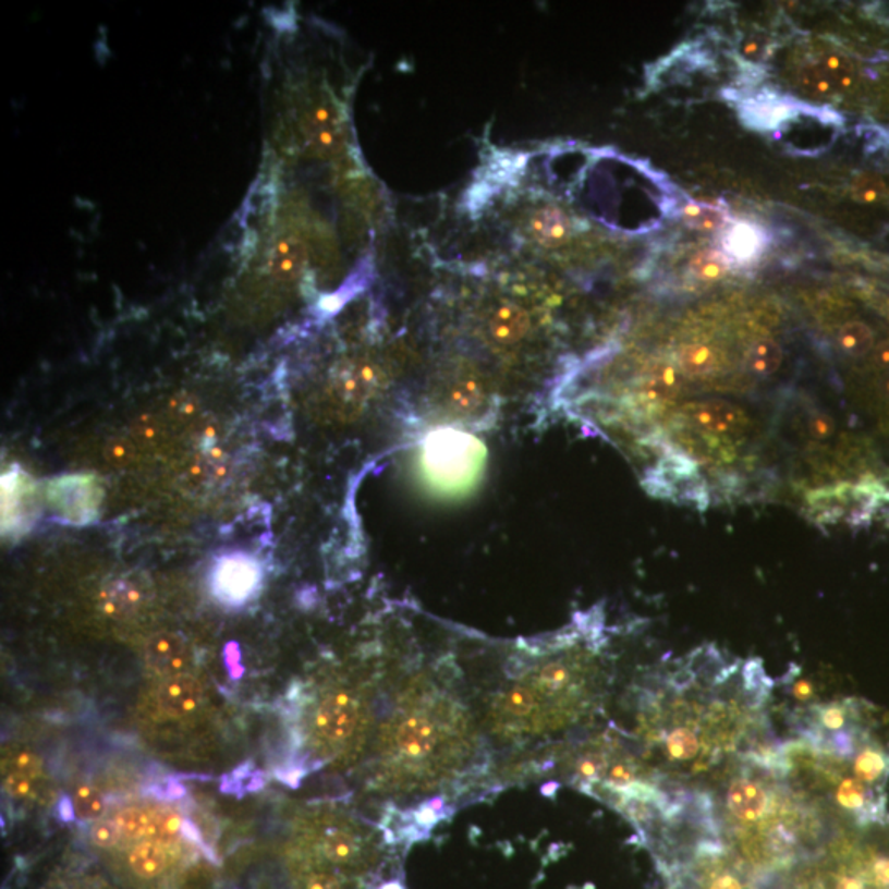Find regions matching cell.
Wrapping results in <instances>:
<instances>
[{
  "mask_svg": "<svg viewBox=\"0 0 889 889\" xmlns=\"http://www.w3.org/2000/svg\"><path fill=\"white\" fill-rule=\"evenodd\" d=\"M873 364L879 369L889 370V340L882 341L878 346L873 348Z\"/></svg>",
  "mask_w": 889,
  "mask_h": 889,
  "instance_id": "obj_34",
  "label": "cell"
},
{
  "mask_svg": "<svg viewBox=\"0 0 889 889\" xmlns=\"http://www.w3.org/2000/svg\"><path fill=\"white\" fill-rule=\"evenodd\" d=\"M488 327L492 340L501 344H514L529 333L531 318L517 305L506 304L492 312Z\"/></svg>",
  "mask_w": 889,
  "mask_h": 889,
  "instance_id": "obj_15",
  "label": "cell"
},
{
  "mask_svg": "<svg viewBox=\"0 0 889 889\" xmlns=\"http://www.w3.org/2000/svg\"><path fill=\"white\" fill-rule=\"evenodd\" d=\"M482 455V444L470 435L437 431L424 447L425 473L440 488H465L478 473Z\"/></svg>",
  "mask_w": 889,
  "mask_h": 889,
  "instance_id": "obj_3",
  "label": "cell"
},
{
  "mask_svg": "<svg viewBox=\"0 0 889 889\" xmlns=\"http://www.w3.org/2000/svg\"><path fill=\"white\" fill-rule=\"evenodd\" d=\"M379 889H402L401 886L389 882V885L381 886Z\"/></svg>",
  "mask_w": 889,
  "mask_h": 889,
  "instance_id": "obj_35",
  "label": "cell"
},
{
  "mask_svg": "<svg viewBox=\"0 0 889 889\" xmlns=\"http://www.w3.org/2000/svg\"><path fill=\"white\" fill-rule=\"evenodd\" d=\"M799 82H801V88L805 89V92L812 96L823 98V96H830L837 93L817 61L801 68V71H799Z\"/></svg>",
  "mask_w": 889,
  "mask_h": 889,
  "instance_id": "obj_26",
  "label": "cell"
},
{
  "mask_svg": "<svg viewBox=\"0 0 889 889\" xmlns=\"http://www.w3.org/2000/svg\"><path fill=\"white\" fill-rule=\"evenodd\" d=\"M34 779L35 776L25 775V772H12L8 779L9 792L14 794L15 797H25V795L31 794L32 789H34Z\"/></svg>",
  "mask_w": 889,
  "mask_h": 889,
  "instance_id": "obj_33",
  "label": "cell"
},
{
  "mask_svg": "<svg viewBox=\"0 0 889 889\" xmlns=\"http://www.w3.org/2000/svg\"><path fill=\"white\" fill-rule=\"evenodd\" d=\"M782 364V350L776 341L759 340L750 348L746 354V366L753 375L766 376L775 375Z\"/></svg>",
  "mask_w": 889,
  "mask_h": 889,
  "instance_id": "obj_21",
  "label": "cell"
},
{
  "mask_svg": "<svg viewBox=\"0 0 889 889\" xmlns=\"http://www.w3.org/2000/svg\"><path fill=\"white\" fill-rule=\"evenodd\" d=\"M595 650L553 643L519 656L486 711L489 731L506 743L552 736L588 717L604 692Z\"/></svg>",
  "mask_w": 889,
  "mask_h": 889,
  "instance_id": "obj_2",
  "label": "cell"
},
{
  "mask_svg": "<svg viewBox=\"0 0 889 889\" xmlns=\"http://www.w3.org/2000/svg\"><path fill=\"white\" fill-rule=\"evenodd\" d=\"M852 195L862 205H875L888 195V188L878 176L862 173L853 180Z\"/></svg>",
  "mask_w": 889,
  "mask_h": 889,
  "instance_id": "obj_27",
  "label": "cell"
},
{
  "mask_svg": "<svg viewBox=\"0 0 889 889\" xmlns=\"http://www.w3.org/2000/svg\"><path fill=\"white\" fill-rule=\"evenodd\" d=\"M364 843L344 827H327L321 833L318 852L331 865H351L363 856Z\"/></svg>",
  "mask_w": 889,
  "mask_h": 889,
  "instance_id": "obj_13",
  "label": "cell"
},
{
  "mask_svg": "<svg viewBox=\"0 0 889 889\" xmlns=\"http://www.w3.org/2000/svg\"><path fill=\"white\" fill-rule=\"evenodd\" d=\"M74 811L85 819H98L105 814V799L92 786H82L74 794Z\"/></svg>",
  "mask_w": 889,
  "mask_h": 889,
  "instance_id": "obj_29",
  "label": "cell"
},
{
  "mask_svg": "<svg viewBox=\"0 0 889 889\" xmlns=\"http://www.w3.org/2000/svg\"><path fill=\"white\" fill-rule=\"evenodd\" d=\"M817 63L827 74V78L830 80L836 92H849L855 86L856 71L849 58L842 57V54L829 53L824 54L820 60H817Z\"/></svg>",
  "mask_w": 889,
  "mask_h": 889,
  "instance_id": "obj_23",
  "label": "cell"
},
{
  "mask_svg": "<svg viewBox=\"0 0 889 889\" xmlns=\"http://www.w3.org/2000/svg\"><path fill=\"white\" fill-rule=\"evenodd\" d=\"M682 378L678 369L667 364L654 367L650 375L647 376L646 385H644V392L647 398L657 399V401H669L674 399L681 392Z\"/></svg>",
  "mask_w": 889,
  "mask_h": 889,
  "instance_id": "obj_20",
  "label": "cell"
},
{
  "mask_svg": "<svg viewBox=\"0 0 889 889\" xmlns=\"http://www.w3.org/2000/svg\"><path fill=\"white\" fill-rule=\"evenodd\" d=\"M485 402V385L478 375L468 370L456 375L443 389L440 407L453 417H468L476 414Z\"/></svg>",
  "mask_w": 889,
  "mask_h": 889,
  "instance_id": "obj_10",
  "label": "cell"
},
{
  "mask_svg": "<svg viewBox=\"0 0 889 889\" xmlns=\"http://www.w3.org/2000/svg\"><path fill=\"white\" fill-rule=\"evenodd\" d=\"M76 889H80V888H76Z\"/></svg>",
  "mask_w": 889,
  "mask_h": 889,
  "instance_id": "obj_39",
  "label": "cell"
},
{
  "mask_svg": "<svg viewBox=\"0 0 889 889\" xmlns=\"http://www.w3.org/2000/svg\"><path fill=\"white\" fill-rule=\"evenodd\" d=\"M882 391H885L886 394H889V375L888 378L882 381Z\"/></svg>",
  "mask_w": 889,
  "mask_h": 889,
  "instance_id": "obj_36",
  "label": "cell"
},
{
  "mask_svg": "<svg viewBox=\"0 0 889 889\" xmlns=\"http://www.w3.org/2000/svg\"><path fill=\"white\" fill-rule=\"evenodd\" d=\"M679 364L685 375L710 376L720 369L721 361L717 351L707 344H687L679 351Z\"/></svg>",
  "mask_w": 889,
  "mask_h": 889,
  "instance_id": "obj_19",
  "label": "cell"
},
{
  "mask_svg": "<svg viewBox=\"0 0 889 889\" xmlns=\"http://www.w3.org/2000/svg\"><path fill=\"white\" fill-rule=\"evenodd\" d=\"M121 829H119L115 820L114 823L112 820H101L92 830L93 842L98 847H102V849L114 847L121 840Z\"/></svg>",
  "mask_w": 889,
  "mask_h": 889,
  "instance_id": "obj_31",
  "label": "cell"
},
{
  "mask_svg": "<svg viewBox=\"0 0 889 889\" xmlns=\"http://www.w3.org/2000/svg\"><path fill=\"white\" fill-rule=\"evenodd\" d=\"M837 343H839L840 350L849 354V356L862 357L873 350L875 334H873L872 328L863 324V321H850V324L840 328L839 334H837Z\"/></svg>",
  "mask_w": 889,
  "mask_h": 889,
  "instance_id": "obj_22",
  "label": "cell"
},
{
  "mask_svg": "<svg viewBox=\"0 0 889 889\" xmlns=\"http://www.w3.org/2000/svg\"><path fill=\"white\" fill-rule=\"evenodd\" d=\"M160 707L172 717H185L193 714L203 701V687L192 675H173L167 678L159 687Z\"/></svg>",
  "mask_w": 889,
  "mask_h": 889,
  "instance_id": "obj_12",
  "label": "cell"
},
{
  "mask_svg": "<svg viewBox=\"0 0 889 889\" xmlns=\"http://www.w3.org/2000/svg\"><path fill=\"white\" fill-rule=\"evenodd\" d=\"M483 740L456 687L434 675L405 682L382 738L391 791L427 795L456 788L482 771Z\"/></svg>",
  "mask_w": 889,
  "mask_h": 889,
  "instance_id": "obj_1",
  "label": "cell"
},
{
  "mask_svg": "<svg viewBox=\"0 0 889 889\" xmlns=\"http://www.w3.org/2000/svg\"><path fill=\"white\" fill-rule=\"evenodd\" d=\"M51 508L71 524H92L99 514L102 489L98 479L88 475L61 476L51 479L45 489Z\"/></svg>",
  "mask_w": 889,
  "mask_h": 889,
  "instance_id": "obj_4",
  "label": "cell"
},
{
  "mask_svg": "<svg viewBox=\"0 0 889 889\" xmlns=\"http://www.w3.org/2000/svg\"><path fill=\"white\" fill-rule=\"evenodd\" d=\"M129 866L141 878H156L162 875L169 866V852L162 843L156 840L138 843L129 855Z\"/></svg>",
  "mask_w": 889,
  "mask_h": 889,
  "instance_id": "obj_18",
  "label": "cell"
},
{
  "mask_svg": "<svg viewBox=\"0 0 889 889\" xmlns=\"http://www.w3.org/2000/svg\"><path fill=\"white\" fill-rule=\"evenodd\" d=\"M833 430H836V424H833L829 415L815 414L808 422V434L815 440H827V438L832 437Z\"/></svg>",
  "mask_w": 889,
  "mask_h": 889,
  "instance_id": "obj_32",
  "label": "cell"
},
{
  "mask_svg": "<svg viewBox=\"0 0 889 889\" xmlns=\"http://www.w3.org/2000/svg\"><path fill=\"white\" fill-rule=\"evenodd\" d=\"M886 315H888V318H889V305H888V308H886Z\"/></svg>",
  "mask_w": 889,
  "mask_h": 889,
  "instance_id": "obj_37",
  "label": "cell"
},
{
  "mask_svg": "<svg viewBox=\"0 0 889 889\" xmlns=\"http://www.w3.org/2000/svg\"><path fill=\"white\" fill-rule=\"evenodd\" d=\"M153 815L148 814L144 808L132 807L121 812L115 823H118L119 829L124 836L137 839V837L147 836L148 826L153 823Z\"/></svg>",
  "mask_w": 889,
  "mask_h": 889,
  "instance_id": "obj_28",
  "label": "cell"
},
{
  "mask_svg": "<svg viewBox=\"0 0 889 889\" xmlns=\"http://www.w3.org/2000/svg\"><path fill=\"white\" fill-rule=\"evenodd\" d=\"M188 643L179 633L154 634L145 646V657L154 671L173 678L188 663Z\"/></svg>",
  "mask_w": 889,
  "mask_h": 889,
  "instance_id": "obj_11",
  "label": "cell"
},
{
  "mask_svg": "<svg viewBox=\"0 0 889 889\" xmlns=\"http://www.w3.org/2000/svg\"><path fill=\"white\" fill-rule=\"evenodd\" d=\"M689 272L701 282H718V280L727 276L728 260L724 259L723 254L717 253V251H704L689 263Z\"/></svg>",
  "mask_w": 889,
  "mask_h": 889,
  "instance_id": "obj_24",
  "label": "cell"
},
{
  "mask_svg": "<svg viewBox=\"0 0 889 889\" xmlns=\"http://www.w3.org/2000/svg\"><path fill=\"white\" fill-rule=\"evenodd\" d=\"M681 418L689 427L717 437H743L750 428L748 414L723 401L691 402L681 409Z\"/></svg>",
  "mask_w": 889,
  "mask_h": 889,
  "instance_id": "obj_7",
  "label": "cell"
},
{
  "mask_svg": "<svg viewBox=\"0 0 889 889\" xmlns=\"http://www.w3.org/2000/svg\"><path fill=\"white\" fill-rule=\"evenodd\" d=\"M185 820L180 817L179 812L162 811L153 815V823L148 826L147 836L156 842H170L183 832Z\"/></svg>",
  "mask_w": 889,
  "mask_h": 889,
  "instance_id": "obj_25",
  "label": "cell"
},
{
  "mask_svg": "<svg viewBox=\"0 0 889 889\" xmlns=\"http://www.w3.org/2000/svg\"><path fill=\"white\" fill-rule=\"evenodd\" d=\"M363 704L353 692L340 691L325 695L315 711V733L321 743L340 748L356 733L361 723Z\"/></svg>",
  "mask_w": 889,
  "mask_h": 889,
  "instance_id": "obj_5",
  "label": "cell"
},
{
  "mask_svg": "<svg viewBox=\"0 0 889 889\" xmlns=\"http://www.w3.org/2000/svg\"><path fill=\"white\" fill-rule=\"evenodd\" d=\"M259 563L244 553L221 557L212 567L211 589L222 604L240 607L256 595L260 585Z\"/></svg>",
  "mask_w": 889,
  "mask_h": 889,
  "instance_id": "obj_6",
  "label": "cell"
},
{
  "mask_svg": "<svg viewBox=\"0 0 889 889\" xmlns=\"http://www.w3.org/2000/svg\"><path fill=\"white\" fill-rule=\"evenodd\" d=\"M150 597V585L141 573H122L108 580L101 589V608L115 618L137 613Z\"/></svg>",
  "mask_w": 889,
  "mask_h": 889,
  "instance_id": "obj_8",
  "label": "cell"
},
{
  "mask_svg": "<svg viewBox=\"0 0 889 889\" xmlns=\"http://www.w3.org/2000/svg\"><path fill=\"white\" fill-rule=\"evenodd\" d=\"M888 196H889V190H888Z\"/></svg>",
  "mask_w": 889,
  "mask_h": 889,
  "instance_id": "obj_38",
  "label": "cell"
},
{
  "mask_svg": "<svg viewBox=\"0 0 889 889\" xmlns=\"http://www.w3.org/2000/svg\"><path fill=\"white\" fill-rule=\"evenodd\" d=\"M768 243V234L755 222H730L721 236V254L727 260L746 266L763 256Z\"/></svg>",
  "mask_w": 889,
  "mask_h": 889,
  "instance_id": "obj_9",
  "label": "cell"
},
{
  "mask_svg": "<svg viewBox=\"0 0 889 889\" xmlns=\"http://www.w3.org/2000/svg\"><path fill=\"white\" fill-rule=\"evenodd\" d=\"M2 495H4V499H2L4 526H8V529L21 527V521H24L28 512V501H31V496L34 495L31 482L22 473L9 475L8 478H4Z\"/></svg>",
  "mask_w": 889,
  "mask_h": 889,
  "instance_id": "obj_16",
  "label": "cell"
},
{
  "mask_svg": "<svg viewBox=\"0 0 889 889\" xmlns=\"http://www.w3.org/2000/svg\"><path fill=\"white\" fill-rule=\"evenodd\" d=\"M681 216L687 227L704 233L724 230L730 224V215L723 206L689 199L682 205Z\"/></svg>",
  "mask_w": 889,
  "mask_h": 889,
  "instance_id": "obj_17",
  "label": "cell"
},
{
  "mask_svg": "<svg viewBox=\"0 0 889 889\" xmlns=\"http://www.w3.org/2000/svg\"><path fill=\"white\" fill-rule=\"evenodd\" d=\"M531 234L544 247H560L572 236V222L556 206L537 209L529 222Z\"/></svg>",
  "mask_w": 889,
  "mask_h": 889,
  "instance_id": "obj_14",
  "label": "cell"
},
{
  "mask_svg": "<svg viewBox=\"0 0 889 889\" xmlns=\"http://www.w3.org/2000/svg\"><path fill=\"white\" fill-rule=\"evenodd\" d=\"M741 57L746 60L763 61L768 57V51L771 50V44L763 34H748L740 41Z\"/></svg>",
  "mask_w": 889,
  "mask_h": 889,
  "instance_id": "obj_30",
  "label": "cell"
}]
</instances>
